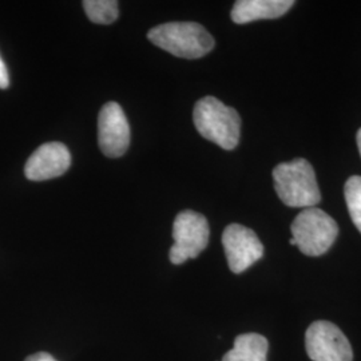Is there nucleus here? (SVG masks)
I'll list each match as a JSON object with an SVG mask.
<instances>
[{
  "instance_id": "obj_1",
  "label": "nucleus",
  "mask_w": 361,
  "mask_h": 361,
  "mask_svg": "<svg viewBox=\"0 0 361 361\" xmlns=\"http://www.w3.org/2000/svg\"><path fill=\"white\" fill-rule=\"evenodd\" d=\"M274 189L286 207H316L322 201L314 170L304 158L277 165L273 170Z\"/></svg>"
},
{
  "instance_id": "obj_2",
  "label": "nucleus",
  "mask_w": 361,
  "mask_h": 361,
  "mask_svg": "<svg viewBox=\"0 0 361 361\" xmlns=\"http://www.w3.org/2000/svg\"><path fill=\"white\" fill-rule=\"evenodd\" d=\"M193 121L204 138L225 150H233L240 142L241 118L233 107L214 97H205L195 104Z\"/></svg>"
},
{
  "instance_id": "obj_3",
  "label": "nucleus",
  "mask_w": 361,
  "mask_h": 361,
  "mask_svg": "<svg viewBox=\"0 0 361 361\" xmlns=\"http://www.w3.org/2000/svg\"><path fill=\"white\" fill-rule=\"evenodd\" d=\"M157 47L183 59H198L213 50L214 39L205 27L193 22H173L154 27L147 34Z\"/></svg>"
},
{
  "instance_id": "obj_4",
  "label": "nucleus",
  "mask_w": 361,
  "mask_h": 361,
  "mask_svg": "<svg viewBox=\"0 0 361 361\" xmlns=\"http://www.w3.org/2000/svg\"><path fill=\"white\" fill-rule=\"evenodd\" d=\"M290 231L297 247L310 257L326 253L338 235L335 219L319 207H308L300 212Z\"/></svg>"
},
{
  "instance_id": "obj_5",
  "label": "nucleus",
  "mask_w": 361,
  "mask_h": 361,
  "mask_svg": "<svg viewBox=\"0 0 361 361\" xmlns=\"http://www.w3.org/2000/svg\"><path fill=\"white\" fill-rule=\"evenodd\" d=\"M209 224L205 216L193 210H185L174 219L173 238L169 258L171 264L180 265L190 258L198 257L209 244Z\"/></svg>"
},
{
  "instance_id": "obj_6",
  "label": "nucleus",
  "mask_w": 361,
  "mask_h": 361,
  "mask_svg": "<svg viewBox=\"0 0 361 361\" xmlns=\"http://www.w3.org/2000/svg\"><path fill=\"white\" fill-rule=\"evenodd\" d=\"M305 348L313 361H352L350 343L340 328L329 322H314L307 329Z\"/></svg>"
},
{
  "instance_id": "obj_7",
  "label": "nucleus",
  "mask_w": 361,
  "mask_h": 361,
  "mask_svg": "<svg viewBox=\"0 0 361 361\" xmlns=\"http://www.w3.org/2000/svg\"><path fill=\"white\" fill-rule=\"evenodd\" d=\"M222 245L229 269L235 274L245 271L264 256V245L257 234L240 224H232L224 231Z\"/></svg>"
},
{
  "instance_id": "obj_8",
  "label": "nucleus",
  "mask_w": 361,
  "mask_h": 361,
  "mask_svg": "<svg viewBox=\"0 0 361 361\" xmlns=\"http://www.w3.org/2000/svg\"><path fill=\"white\" fill-rule=\"evenodd\" d=\"M98 143L104 155L118 158L129 149L130 126L116 102L104 104L98 116Z\"/></svg>"
},
{
  "instance_id": "obj_9",
  "label": "nucleus",
  "mask_w": 361,
  "mask_h": 361,
  "mask_svg": "<svg viewBox=\"0 0 361 361\" xmlns=\"http://www.w3.org/2000/svg\"><path fill=\"white\" fill-rule=\"evenodd\" d=\"M71 165V154L66 145L49 142L38 147L28 158L25 174L30 180H47L61 177Z\"/></svg>"
},
{
  "instance_id": "obj_10",
  "label": "nucleus",
  "mask_w": 361,
  "mask_h": 361,
  "mask_svg": "<svg viewBox=\"0 0 361 361\" xmlns=\"http://www.w3.org/2000/svg\"><path fill=\"white\" fill-rule=\"evenodd\" d=\"M293 0H238L234 3L232 20L237 25H245L264 19H277L288 13Z\"/></svg>"
},
{
  "instance_id": "obj_11",
  "label": "nucleus",
  "mask_w": 361,
  "mask_h": 361,
  "mask_svg": "<svg viewBox=\"0 0 361 361\" xmlns=\"http://www.w3.org/2000/svg\"><path fill=\"white\" fill-rule=\"evenodd\" d=\"M269 344L264 336L245 334L235 337L234 345L221 361H267Z\"/></svg>"
},
{
  "instance_id": "obj_12",
  "label": "nucleus",
  "mask_w": 361,
  "mask_h": 361,
  "mask_svg": "<svg viewBox=\"0 0 361 361\" xmlns=\"http://www.w3.org/2000/svg\"><path fill=\"white\" fill-rule=\"evenodd\" d=\"M83 8L87 18L97 25L114 23L119 13L116 0H85Z\"/></svg>"
},
{
  "instance_id": "obj_13",
  "label": "nucleus",
  "mask_w": 361,
  "mask_h": 361,
  "mask_svg": "<svg viewBox=\"0 0 361 361\" xmlns=\"http://www.w3.org/2000/svg\"><path fill=\"white\" fill-rule=\"evenodd\" d=\"M344 195L348 207L349 216L353 221L355 226L361 233V177L353 176L350 177L345 188H344Z\"/></svg>"
},
{
  "instance_id": "obj_14",
  "label": "nucleus",
  "mask_w": 361,
  "mask_h": 361,
  "mask_svg": "<svg viewBox=\"0 0 361 361\" xmlns=\"http://www.w3.org/2000/svg\"><path fill=\"white\" fill-rule=\"evenodd\" d=\"M10 86V77H8V70L7 66L4 63L1 55H0V89L6 90Z\"/></svg>"
},
{
  "instance_id": "obj_15",
  "label": "nucleus",
  "mask_w": 361,
  "mask_h": 361,
  "mask_svg": "<svg viewBox=\"0 0 361 361\" xmlns=\"http://www.w3.org/2000/svg\"><path fill=\"white\" fill-rule=\"evenodd\" d=\"M25 361H58L55 360L54 357H52L50 353H46V352H38V353H35V355H31V356H28L26 360Z\"/></svg>"
},
{
  "instance_id": "obj_16",
  "label": "nucleus",
  "mask_w": 361,
  "mask_h": 361,
  "mask_svg": "<svg viewBox=\"0 0 361 361\" xmlns=\"http://www.w3.org/2000/svg\"><path fill=\"white\" fill-rule=\"evenodd\" d=\"M357 146H359V152H360L361 155V129L357 133Z\"/></svg>"
},
{
  "instance_id": "obj_17",
  "label": "nucleus",
  "mask_w": 361,
  "mask_h": 361,
  "mask_svg": "<svg viewBox=\"0 0 361 361\" xmlns=\"http://www.w3.org/2000/svg\"><path fill=\"white\" fill-rule=\"evenodd\" d=\"M290 245H296V243H295L293 238H290Z\"/></svg>"
}]
</instances>
